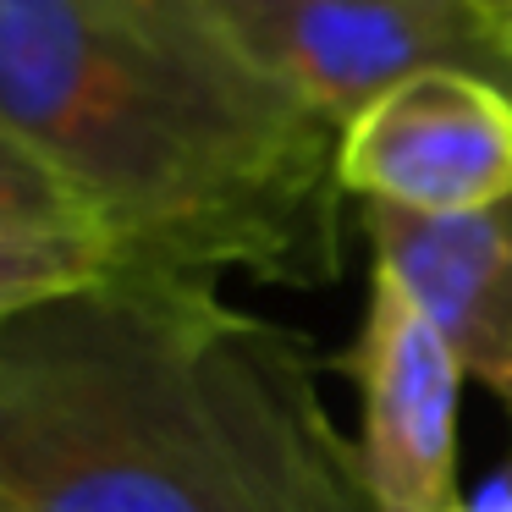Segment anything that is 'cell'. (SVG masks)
I'll return each instance as SVG.
<instances>
[{"instance_id": "cell-1", "label": "cell", "mask_w": 512, "mask_h": 512, "mask_svg": "<svg viewBox=\"0 0 512 512\" xmlns=\"http://www.w3.org/2000/svg\"><path fill=\"white\" fill-rule=\"evenodd\" d=\"M0 512H375L287 325L111 265L0 325Z\"/></svg>"}, {"instance_id": "cell-2", "label": "cell", "mask_w": 512, "mask_h": 512, "mask_svg": "<svg viewBox=\"0 0 512 512\" xmlns=\"http://www.w3.org/2000/svg\"><path fill=\"white\" fill-rule=\"evenodd\" d=\"M0 116L78 193L116 265L270 287L342 270V133L204 0H0Z\"/></svg>"}, {"instance_id": "cell-3", "label": "cell", "mask_w": 512, "mask_h": 512, "mask_svg": "<svg viewBox=\"0 0 512 512\" xmlns=\"http://www.w3.org/2000/svg\"><path fill=\"white\" fill-rule=\"evenodd\" d=\"M270 83L342 133L419 72L452 67L501 83L512 45L479 0H204Z\"/></svg>"}, {"instance_id": "cell-4", "label": "cell", "mask_w": 512, "mask_h": 512, "mask_svg": "<svg viewBox=\"0 0 512 512\" xmlns=\"http://www.w3.org/2000/svg\"><path fill=\"white\" fill-rule=\"evenodd\" d=\"M336 177L347 199L413 215L512 199V94L479 72H419L342 127Z\"/></svg>"}, {"instance_id": "cell-5", "label": "cell", "mask_w": 512, "mask_h": 512, "mask_svg": "<svg viewBox=\"0 0 512 512\" xmlns=\"http://www.w3.org/2000/svg\"><path fill=\"white\" fill-rule=\"evenodd\" d=\"M336 364L358 386V457L375 512H457V408L468 375L435 320L380 265L358 336Z\"/></svg>"}, {"instance_id": "cell-6", "label": "cell", "mask_w": 512, "mask_h": 512, "mask_svg": "<svg viewBox=\"0 0 512 512\" xmlns=\"http://www.w3.org/2000/svg\"><path fill=\"white\" fill-rule=\"evenodd\" d=\"M369 254L435 320L468 380L512 424V199L463 215L364 204Z\"/></svg>"}, {"instance_id": "cell-7", "label": "cell", "mask_w": 512, "mask_h": 512, "mask_svg": "<svg viewBox=\"0 0 512 512\" xmlns=\"http://www.w3.org/2000/svg\"><path fill=\"white\" fill-rule=\"evenodd\" d=\"M116 265V248L94 226L0 221V325L12 314L78 292Z\"/></svg>"}, {"instance_id": "cell-8", "label": "cell", "mask_w": 512, "mask_h": 512, "mask_svg": "<svg viewBox=\"0 0 512 512\" xmlns=\"http://www.w3.org/2000/svg\"><path fill=\"white\" fill-rule=\"evenodd\" d=\"M0 221H28V226H94L78 193L56 177L45 155L0 116ZM100 232V226H94Z\"/></svg>"}, {"instance_id": "cell-9", "label": "cell", "mask_w": 512, "mask_h": 512, "mask_svg": "<svg viewBox=\"0 0 512 512\" xmlns=\"http://www.w3.org/2000/svg\"><path fill=\"white\" fill-rule=\"evenodd\" d=\"M457 512H512V463H507V474L490 479V485L479 490V496L457 501Z\"/></svg>"}, {"instance_id": "cell-10", "label": "cell", "mask_w": 512, "mask_h": 512, "mask_svg": "<svg viewBox=\"0 0 512 512\" xmlns=\"http://www.w3.org/2000/svg\"><path fill=\"white\" fill-rule=\"evenodd\" d=\"M479 6H485V12L496 17L501 28H512V0H479Z\"/></svg>"}, {"instance_id": "cell-11", "label": "cell", "mask_w": 512, "mask_h": 512, "mask_svg": "<svg viewBox=\"0 0 512 512\" xmlns=\"http://www.w3.org/2000/svg\"><path fill=\"white\" fill-rule=\"evenodd\" d=\"M501 34H507V45H512V28H501Z\"/></svg>"}, {"instance_id": "cell-12", "label": "cell", "mask_w": 512, "mask_h": 512, "mask_svg": "<svg viewBox=\"0 0 512 512\" xmlns=\"http://www.w3.org/2000/svg\"><path fill=\"white\" fill-rule=\"evenodd\" d=\"M507 94H512V78H507Z\"/></svg>"}]
</instances>
